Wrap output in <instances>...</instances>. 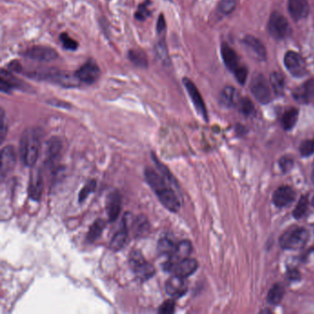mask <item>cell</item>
<instances>
[{
    "label": "cell",
    "mask_w": 314,
    "mask_h": 314,
    "mask_svg": "<svg viewBox=\"0 0 314 314\" xmlns=\"http://www.w3.org/2000/svg\"><path fill=\"white\" fill-rule=\"evenodd\" d=\"M145 177L163 207L171 212H178L181 207L180 200L174 189L168 185L165 177L161 174H157L151 168L146 169Z\"/></svg>",
    "instance_id": "1"
},
{
    "label": "cell",
    "mask_w": 314,
    "mask_h": 314,
    "mask_svg": "<svg viewBox=\"0 0 314 314\" xmlns=\"http://www.w3.org/2000/svg\"><path fill=\"white\" fill-rule=\"evenodd\" d=\"M28 78L37 80H43L59 85L63 88H77L79 87L80 81L78 79L75 73L59 70L57 68H41L33 71H26L23 74Z\"/></svg>",
    "instance_id": "2"
},
{
    "label": "cell",
    "mask_w": 314,
    "mask_h": 314,
    "mask_svg": "<svg viewBox=\"0 0 314 314\" xmlns=\"http://www.w3.org/2000/svg\"><path fill=\"white\" fill-rule=\"evenodd\" d=\"M41 149V134L38 129H27L20 141V155L24 165L33 167L37 162Z\"/></svg>",
    "instance_id": "3"
},
{
    "label": "cell",
    "mask_w": 314,
    "mask_h": 314,
    "mask_svg": "<svg viewBox=\"0 0 314 314\" xmlns=\"http://www.w3.org/2000/svg\"><path fill=\"white\" fill-rule=\"evenodd\" d=\"M309 240V232L304 228H294L282 234L279 244L286 250H297L306 245Z\"/></svg>",
    "instance_id": "4"
},
{
    "label": "cell",
    "mask_w": 314,
    "mask_h": 314,
    "mask_svg": "<svg viewBox=\"0 0 314 314\" xmlns=\"http://www.w3.org/2000/svg\"><path fill=\"white\" fill-rule=\"evenodd\" d=\"M129 265L134 273L136 274L137 276L139 277L141 280H148L151 278L156 272L154 266L145 260L143 255L139 251H134L131 254L129 258Z\"/></svg>",
    "instance_id": "5"
},
{
    "label": "cell",
    "mask_w": 314,
    "mask_h": 314,
    "mask_svg": "<svg viewBox=\"0 0 314 314\" xmlns=\"http://www.w3.org/2000/svg\"><path fill=\"white\" fill-rule=\"evenodd\" d=\"M271 85L264 77V75L256 74L254 76L251 81V91L255 97V99L263 103L266 104L272 99V92H271Z\"/></svg>",
    "instance_id": "6"
},
{
    "label": "cell",
    "mask_w": 314,
    "mask_h": 314,
    "mask_svg": "<svg viewBox=\"0 0 314 314\" xmlns=\"http://www.w3.org/2000/svg\"><path fill=\"white\" fill-rule=\"evenodd\" d=\"M268 30L275 39H285L290 33V26L287 18L278 11L272 13L268 22Z\"/></svg>",
    "instance_id": "7"
},
{
    "label": "cell",
    "mask_w": 314,
    "mask_h": 314,
    "mask_svg": "<svg viewBox=\"0 0 314 314\" xmlns=\"http://www.w3.org/2000/svg\"><path fill=\"white\" fill-rule=\"evenodd\" d=\"M21 55L25 58L37 62H51L58 58L57 50L44 45H33L25 50Z\"/></svg>",
    "instance_id": "8"
},
{
    "label": "cell",
    "mask_w": 314,
    "mask_h": 314,
    "mask_svg": "<svg viewBox=\"0 0 314 314\" xmlns=\"http://www.w3.org/2000/svg\"><path fill=\"white\" fill-rule=\"evenodd\" d=\"M75 75L80 83L91 85L99 79L100 69L94 60L90 59L75 72Z\"/></svg>",
    "instance_id": "9"
},
{
    "label": "cell",
    "mask_w": 314,
    "mask_h": 314,
    "mask_svg": "<svg viewBox=\"0 0 314 314\" xmlns=\"http://www.w3.org/2000/svg\"><path fill=\"white\" fill-rule=\"evenodd\" d=\"M284 63L290 74L296 78H302L307 73L306 63L296 52L289 51L285 55Z\"/></svg>",
    "instance_id": "10"
},
{
    "label": "cell",
    "mask_w": 314,
    "mask_h": 314,
    "mask_svg": "<svg viewBox=\"0 0 314 314\" xmlns=\"http://www.w3.org/2000/svg\"><path fill=\"white\" fill-rule=\"evenodd\" d=\"M182 82H183V85H184L186 91L188 92L191 99H192V101L194 103V106L196 109L197 113L206 121H207V107L205 105L204 99L202 98V95H201L200 91L197 89V87L188 78H182Z\"/></svg>",
    "instance_id": "11"
},
{
    "label": "cell",
    "mask_w": 314,
    "mask_h": 314,
    "mask_svg": "<svg viewBox=\"0 0 314 314\" xmlns=\"http://www.w3.org/2000/svg\"><path fill=\"white\" fill-rule=\"evenodd\" d=\"M16 165V153L12 146H6L1 151V171L2 179L10 174Z\"/></svg>",
    "instance_id": "12"
},
{
    "label": "cell",
    "mask_w": 314,
    "mask_h": 314,
    "mask_svg": "<svg viewBox=\"0 0 314 314\" xmlns=\"http://www.w3.org/2000/svg\"><path fill=\"white\" fill-rule=\"evenodd\" d=\"M122 196L119 191H112L106 198V213L110 221H115L122 209Z\"/></svg>",
    "instance_id": "13"
},
{
    "label": "cell",
    "mask_w": 314,
    "mask_h": 314,
    "mask_svg": "<svg viewBox=\"0 0 314 314\" xmlns=\"http://www.w3.org/2000/svg\"><path fill=\"white\" fill-rule=\"evenodd\" d=\"M43 189V180L40 169H33L30 175L28 193L30 198L34 201L40 200Z\"/></svg>",
    "instance_id": "14"
},
{
    "label": "cell",
    "mask_w": 314,
    "mask_h": 314,
    "mask_svg": "<svg viewBox=\"0 0 314 314\" xmlns=\"http://www.w3.org/2000/svg\"><path fill=\"white\" fill-rule=\"evenodd\" d=\"M166 292L168 295L174 298H180L187 291V285L184 278L177 275H174L166 282Z\"/></svg>",
    "instance_id": "15"
},
{
    "label": "cell",
    "mask_w": 314,
    "mask_h": 314,
    "mask_svg": "<svg viewBox=\"0 0 314 314\" xmlns=\"http://www.w3.org/2000/svg\"><path fill=\"white\" fill-rule=\"evenodd\" d=\"M243 44L246 47L249 54L253 58L258 59L260 61L265 60L266 49H265L264 44L261 42L260 40H258L256 37L252 36V35L245 36L243 39Z\"/></svg>",
    "instance_id": "16"
},
{
    "label": "cell",
    "mask_w": 314,
    "mask_h": 314,
    "mask_svg": "<svg viewBox=\"0 0 314 314\" xmlns=\"http://www.w3.org/2000/svg\"><path fill=\"white\" fill-rule=\"evenodd\" d=\"M296 198V193L293 188L284 185L275 191L273 202L277 207H288Z\"/></svg>",
    "instance_id": "17"
},
{
    "label": "cell",
    "mask_w": 314,
    "mask_h": 314,
    "mask_svg": "<svg viewBox=\"0 0 314 314\" xmlns=\"http://www.w3.org/2000/svg\"><path fill=\"white\" fill-rule=\"evenodd\" d=\"M197 267H198V263L196 259L186 257V258H183L182 260H180L175 265L173 273L181 276V277H183V278H186V277L190 276L191 275L195 273L196 271Z\"/></svg>",
    "instance_id": "18"
},
{
    "label": "cell",
    "mask_w": 314,
    "mask_h": 314,
    "mask_svg": "<svg viewBox=\"0 0 314 314\" xmlns=\"http://www.w3.org/2000/svg\"><path fill=\"white\" fill-rule=\"evenodd\" d=\"M293 97L300 103H308L314 99V79H310L293 91Z\"/></svg>",
    "instance_id": "19"
},
{
    "label": "cell",
    "mask_w": 314,
    "mask_h": 314,
    "mask_svg": "<svg viewBox=\"0 0 314 314\" xmlns=\"http://www.w3.org/2000/svg\"><path fill=\"white\" fill-rule=\"evenodd\" d=\"M289 12L295 20L305 19L310 12L308 0H289Z\"/></svg>",
    "instance_id": "20"
},
{
    "label": "cell",
    "mask_w": 314,
    "mask_h": 314,
    "mask_svg": "<svg viewBox=\"0 0 314 314\" xmlns=\"http://www.w3.org/2000/svg\"><path fill=\"white\" fill-rule=\"evenodd\" d=\"M128 234H129V229L122 221V226H121L120 230L116 232V234L114 235V237L112 238V240H111L110 248L112 249L113 251H116V252L120 251L125 245L126 240L128 238Z\"/></svg>",
    "instance_id": "21"
},
{
    "label": "cell",
    "mask_w": 314,
    "mask_h": 314,
    "mask_svg": "<svg viewBox=\"0 0 314 314\" xmlns=\"http://www.w3.org/2000/svg\"><path fill=\"white\" fill-rule=\"evenodd\" d=\"M221 57L223 59L224 64L231 71H235L239 66L238 65V57L235 51L229 46L227 43H222L221 45Z\"/></svg>",
    "instance_id": "22"
},
{
    "label": "cell",
    "mask_w": 314,
    "mask_h": 314,
    "mask_svg": "<svg viewBox=\"0 0 314 314\" xmlns=\"http://www.w3.org/2000/svg\"><path fill=\"white\" fill-rule=\"evenodd\" d=\"M61 149H62V143L58 137H54L50 138L46 143V159L49 162L55 161L59 157Z\"/></svg>",
    "instance_id": "23"
},
{
    "label": "cell",
    "mask_w": 314,
    "mask_h": 314,
    "mask_svg": "<svg viewBox=\"0 0 314 314\" xmlns=\"http://www.w3.org/2000/svg\"><path fill=\"white\" fill-rule=\"evenodd\" d=\"M236 99H237V92L233 87L227 86L220 92L219 102L224 107H232L236 102Z\"/></svg>",
    "instance_id": "24"
},
{
    "label": "cell",
    "mask_w": 314,
    "mask_h": 314,
    "mask_svg": "<svg viewBox=\"0 0 314 314\" xmlns=\"http://www.w3.org/2000/svg\"><path fill=\"white\" fill-rule=\"evenodd\" d=\"M192 252V243L189 240H182L177 244L176 252L173 256L170 257L175 264H177L180 260L189 256Z\"/></svg>",
    "instance_id": "25"
},
{
    "label": "cell",
    "mask_w": 314,
    "mask_h": 314,
    "mask_svg": "<svg viewBox=\"0 0 314 314\" xmlns=\"http://www.w3.org/2000/svg\"><path fill=\"white\" fill-rule=\"evenodd\" d=\"M176 247L177 244L170 237H163L157 242V252L162 255L173 256L176 252Z\"/></svg>",
    "instance_id": "26"
},
{
    "label": "cell",
    "mask_w": 314,
    "mask_h": 314,
    "mask_svg": "<svg viewBox=\"0 0 314 314\" xmlns=\"http://www.w3.org/2000/svg\"><path fill=\"white\" fill-rule=\"evenodd\" d=\"M298 111L296 108H290L282 116L281 124L285 130L292 129L298 121Z\"/></svg>",
    "instance_id": "27"
},
{
    "label": "cell",
    "mask_w": 314,
    "mask_h": 314,
    "mask_svg": "<svg viewBox=\"0 0 314 314\" xmlns=\"http://www.w3.org/2000/svg\"><path fill=\"white\" fill-rule=\"evenodd\" d=\"M128 59L132 62L133 64L137 67L147 68L149 66V61L146 54L139 49H132L128 52Z\"/></svg>",
    "instance_id": "28"
},
{
    "label": "cell",
    "mask_w": 314,
    "mask_h": 314,
    "mask_svg": "<svg viewBox=\"0 0 314 314\" xmlns=\"http://www.w3.org/2000/svg\"><path fill=\"white\" fill-rule=\"evenodd\" d=\"M105 229V221L102 219H97L96 221H94V223L92 224L89 230V232L87 234V240L89 242H93L95 240H98L102 232Z\"/></svg>",
    "instance_id": "29"
},
{
    "label": "cell",
    "mask_w": 314,
    "mask_h": 314,
    "mask_svg": "<svg viewBox=\"0 0 314 314\" xmlns=\"http://www.w3.org/2000/svg\"><path fill=\"white\" fill-rule=\"evenodd\" d=\"M284 294H285V290L281 284H275L268 292L267 300L272 305H277L281 302Z\"/></svg>",
    "instance_id": "30"
},
{
    "label": "cell",
    "mask_w": 314,
    "mask_h": 314,
    "mask_svg": "<svg viewBox=\"0 0 314 314\" xmlns=\"http://www.w3.org/2000/svg\"><path fill=\"white\" fill-rule=\"evenodd\" d=\"M270 85H271V88H272L274 92L276 95L280 96L284 93L286 82H285L284 77L280 73L273 72L271 74V76H270Z\"/></svg>",
    "instance_id": "31"
},
{
    "label": "cell",
    "mask_w": 314,
    "mask_h": 314,
    "mask_svg": "<svg viewBox=\"0 0 314 314\" xmlns=\"http://www.w3.org/2000/svg\"><path fill=\"white\" fill-rule=\"evenodd\" d=\"M1 78H5L8 83L9 85L12 87V89H20V90H25V87H27V85L23 83V81H21L20 78H18L16 76L9 73L8 71H7L6 69L2 68L1 70Z\"/></svg>",
    "instance_id": "32"
},
{
    "label": "cell",
    "mask_w": 314,
    "mask_h": 314,
    "mask_svg": "<svg viewBox=\"0 0 314 314\" xmlns=\"http://www.w3.org/2000/svg\"><path fill=\"white\" fill-rule=\"evenodd\" d=\"M150 6H151V2L150 0H146L144 3L140 4L138 6L137 10L135 13V18L137 20H145L151 15V9H150Z\"/></svg>",
    "instance_id": "33"
},
{
    "label": "cell",
    "mask_w": 314,
    "mask_h": 314,
    "mask_svg": "<svg viewBox=\"0 0 314 314\" xmlns=\"http://www.w3.org/2000/svg\"><path fill=\"white\" fill-rule=\"evenodd\" d=\"M308 205H309V201L306 196H301L300 199L298 200V205L295 207L294 211H293V216L296 219H300L302 216H304L306 214L307 210H308Z\"/></svg>",
    "instance_id": "34"
},
{
    "label": "cell",
    "mask_w": 314,
    "mask_h": 314,
    "mask_svg": "<svg viewBox=\"0 0 314 314\" xmlns=\"http://www.w3.org/2000/svg\"><path fill=\"white\" fill-rule=\"evenodd\" d=\"M59 39L62 42L64 48L69 51H76L78 47V42L72 39L66 33H63L60 34Z\"/></svg>",
    "instance_id": "35"
},
{
    "label": "cell",
    "mask_w": 314,
    "mask_h": 314,
    "mask_svg": "<svg viewBox=\"0 0 314 314\" xmlns=\"http://www.w3.org/2000/svg\"><path fill=\"white\" fill-rule=\"evenodd\" d=\"M239 107H240V113L243 114L244 116H252L255 113V105L253 101L248 98L240 99Z\"/></svg>",
    "instance_id": "36"
},
{
    "label": "cell",
    "mask_w": 314,
    "mask_h": 314,
    "mask_svg": "<svg viewBox=\"0 0 314 314\" xmlns=\"http://www.w3.org/2000/svg\"><path fill=\"white\" fill-rule=\"evenodd\" d=\"M96 184L97 182L95 180H91L90 182H87L84 187H83L79 195H78V201L79 203H82L83 201H85V199L87 198L91 193H93L96 188Z\"/></svg>",
    "instance_id": "37"
},
{
    "label": "cell",
    "mask_w": 314,
    "mask_h": 314,
    "mask_svg": "<svg viewBox=\"0 0 314 314\" xmlns=\"http://www.w3.org/2000/svg\"><path fill=\"white\" fill-rule=\"evenodd\" d=\"M235 7H236L235 0H221L218 5V10L224 15H228L232 13Z\"/></svg>",
    "instance_id": "38"
},
{
    "label": "cell",
    "mask_w": 314,
    "mask_h": 314,
    "mask_svg": "<svg viewBox=\"0 0 314 314\" xmlns=\"http://www.w3.org/2000/svg\"><path fill=\"white\" fill-rule=\"evenodd\" d=\"M299 152L303 157H309L314 153V138L304 141L299 147Z\"/></svg>",
    "instance_id": "39"
},
{
    "label": "cell",
    "mask_w": 314,
    "mask_h": 314,
    "mask_svg": "<svg viewBox=\"0 0 314 314\" xmlns=\"http://www.w3.org/2000/svg\"><path fill=\"white\" fill-rule=\"evenodd\" d=\"M235 78L237 79V81L240 83V85H244L246 82L247 79V76H248V69L244 66H238L235 71Z\"/></svg>",
    "instance_id": "40"
},
{
    "label": "cell",
    "mask_w": 314,
    "mask_h": 314,
    "mask_svg": "<svg viewBox=\"0 0 314 314\" xmlns=\"http://www.w3.org/2000/svg\"><path fill=\"white\" fill-rule=\"evenodd\" d=\"M157 33L159 36V39H165L166 20L165 17L161 13L157 21Z\"/></svg>",
    "instance_id": "41"
},
{
    "label": "cell",
    "mask_w": 314,
    "mask_h": 314,
    "mask_svg": "<svg viewBox=\"0 0 314 314\" xmlns=\"http://www.w3.org/2000/svg\"><path fill=\"white\" fill-rule=\"evenodd\" d=\"M294 165L293 158L290 157H282L279 159V166L283 173H289Z\"/></svg>",
    "instance_id": "42"
},
{
    "label": "cell",
    "mask_w": 314,
    "mask_h": 314,
    "mask_svg": "<svg viewBox=\"0 0 314 314\" xmlns=\"http://www.w3.org/2000/svg\"><path fill=\"white\" fill-rule=\"evenodd\" d=\"M174 308H175V302L172 299H169L159 307L158 313L163 314H173L174 312Z\"/></svg>",
    "instance_id": "43"
},
{
    "label": "cell",
    "mask_w": 314,
    "mask_h": 314,
    "mask_svg": "<svg viewBox=\"0 0 314 314\" xmlns=\"http://www.w3.org/2000/svg\"><path fill=\"white\" fill-rule=\"evenodd\" d=\"M7 130H8V125H7V121H6V116H5V112L2 109L1 110V127H0V137H1V141L5 139L6 134H7Z\"/></svg>",
    "instance_id": "44"
},
{
    "label": "cell",
    "mask_w": 314,
    "mask_h": 314,
    "mask_svg": "<svg viewBox=\"0 0 314 314\" xmlns=\"http://www.w3.org/2000/svg\"><path fill=\"white\" fill-rule=\"evenodd\" d=\"M299 276V273L296 270H291L289 272V278L291 280H298Z\"/></svg>",
    "instance_id": "45"
},
{
    "label": "cell",
    "mask_w": 314,
    "mask_h": 314,
    "mask_svg": "<svg viewBox=\"0 0 314 314\" xmlns=\"http://www.w3.org/2000/svg\"><path fill=\"white\" fill-rule=\"evenodd\" d=\"M313 182H314V174H313Z\"/></svg>",
    "instance_id": "46"
},
{
    "label": "cell",
    "mask_w": 314,
    "mask_h": 314,
    "mask_svg": "<svg viewBox=\"0 0 314 314\" xmlns=\"http://www.w3.org/2000/svg\"><path fill=\"white\" fill-rule=\"evenodd\" d=\"M313 205H314V198L313 199Z\"/></svg>",
    "instance_id": "47"
},
{
    "label": "cell",
    "mask_w": 314,
    "mask_h": 314,
    "mask_svg": "<svg viewBox=\"0 0 314 314\" xmlns=\"http://www.w3.org/2000/svg\"></svg>",
    "instance_id": "48"
}]
</instances>
